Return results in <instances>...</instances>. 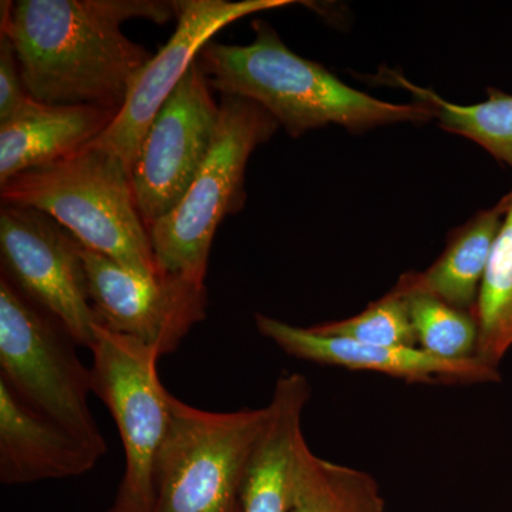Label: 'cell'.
<instances>
[{
    "label": "cell",
    "mask_w": 512,
    "mask_h": 512,
    "mask_svg": "<svg viewBox=\"0 0 512 512\" xmlns=\"http://www.w3.org/2000/svg\"><path fill=\"white\" fill-rule=\"evenodd\" d=\"M173 18L174 2L158 0H19L2 2L0 33L15 47L23 83L37 103L119 113L134 76L153 59L121 26Z\"/></svg>",
    "instance_id": "cell-1"
},
{
    "label": "cell",
    "mask_w": 512,
    "mask_h": 512,
    "mask_svg": "<svg viewBox=\"0 0 512 512\" xmlns=\"http://www.w3.org/2000/svg\"><path fill=\"white\" fill-rule=\"evenodd\" d=\"M247 46L210 42L198 56L212 89L259 104L291 137L342 126L363 133L389 124L434 120L427 104H393L343 83L322 64L292 52L265 20L252 22Z\"/></svg>",
    "instance_id": "cell-2"
},
{
    "label": "cell",
    "mask_w": 512,
    "mask_h": 512,
    "mask_svg": "<svg viewBox=\"0 0 512 512\" xmlns=\"http://www.w3.org/2000/svg\"><path fill=\"white\" fill-rule=\"evenodd\" d=\"M2 204L35 208L84 247L109 256L141 278L158 271L150 234L138 211L130 174L119 158L93 146L0 184Z\"/></svg>",
    "instance_id": "cell-3"
},
{
    "label": "cell",
    "mask_w": 512,
    "mask_h": 512,
    "mask_svg": "<svg viewBox=\"0 0 512 512\" xmlns=\"http://www.w3.org/2000/svg\"><path fill=\"white\" fill-rule=\"evenodd\" d=\"M217 138L200 173L170 214L148 228L158 271L204 285L215 232L244 207L245 171L279 123L259 104L222 96Z\"/></svg>",
    "instance_id": "cell-4"
},
{
    "label": "cell",
    "mask_w": 512,
    "mask_h": 512,
    "mask_svg": "<svg viewBox=\"0 0 512 512\" xmlns=\"http://www.w3.org/2000/svg\"><path fill=\"white\" fill-rule=\"evenodd\" d=\"M74 345L55 320L2 275L0 380L30 409L106 454L89 404L92 369L83 365Z\"/></svg>",
    "instance_id": "cell-5"
},
{
    "label": "cell",
    "mask_w": 512,
    "mask_h": 512,
    "mask_svg": "<svg viewBox=\"0 0 512 512\" xmlns=\"http://www.w3.org/2000/svg\"><path fill=\"white\" fill-rule=\"evenodd\" d=\"M268 407L218 413L173 399L157 461V512H239L252 451Z\"/></svg>",
    "instance_id": "cell-6"
},
{
    "label": "cell",
    "mask_w": 512,
    "mask_h": 512,
    "mask_svg": "<svg viewBox=\"0 0 512 512\" xmlns=\"http://www.w3.org/2000/svg\"><path fill=\"white\" fill-rule=\"evenodd\" d=\"M93 393L113 416L126 468L107 512H157V461L170 430L174 396L161 383L160 355L137 340L97 326Z\"/></svg>",
    "instance_id": "cell-7"
},
{
    "label": "cell",
    "mask_w": 512,
    "mask_h": 512,
    "mask_svg": "<svg viewBox=\"0 0 512 512\" xmlns=\"http://www.w3.org/2000/svg\"><path fill=\"white\" fill-rule=\"evenodd\" d=\"M3 276L76 345L92 349L99 326L79 241L45 212L2 205Z\"/></svg>",
    "instance_id": "cell-8"
},
{
    "label": "cell",
    "mask_w": 512,
    "mask_h": 512,
    "mask_svg": "<svg viewBox=\"0 0 512 512\" xmlns=\"http://www.w3.org/2000/svg\"><path fill=\"white\" fill-rule=\"evenodd\" d=\"M211 89L197 60L148 127L130 173L147 229L180 204L214 146L221 107Z\"/></svg>",
    "instance_id": "cell-9"
},
{
    "label": "cell",
    "mask_w": 512,
    "mask_h": 512,
    "mask_svg": "<svg viewBox=\"0 0 512 512\" xmlns=\"http://www.w3.org/2000/svg\"><path fill=\"white\" fill-rule=\"evenodd\" d=\"M293 3V0L174 2L177 29L173 36L134 76L116 119L90 146L119 158L130 174L148 127L212 37L245 16L286 8Z\"/></svg>",
    "instance_id": "cell-10"
},
{
    "label": "cell",
    "mask_w": 512,
    "mask_h": 512,
    "mask_svg": "<svg viewBox=\"0 0 512 512\" xmlns=\"http://www.w3.org/2000/svg\"><path fill=\"white\" fill-rule=\"evenodd\" d=\"M90 299L101 328L164 356L177 350L207 313V289L178 276L141 278L80 244Z\"/></svg>",
    "instance_id": "cell-11"
},
{
    "label": "cell",
    "mask_w": 512,
    "mask_h": 512,
    "mask_svg": "<svg viewBox=\"0 0 512 512\" xmlns=\"http://www.w3.org/2000/svg\"><path fill=\"white\" fill-rule=\"evenodd\" d=\"M256 329L289 356L319 365L382 373L407 383L480 384L498 383V367L478 357L448 360L421 348L380 346L356 340L325 336L311 328H299L284 320L256 313Z\"/></svg>",
    "instance_id": "cell-12"
},
{
    "label": "cell",
    "mask_w": 512,
    "mask_h": 512,
    "mask_svg": "<svg viewBox=\"0 0 512 512\" xmlns=\"http://www.w3.org/2000/svg\"><path fill=\"white\" fill-rule=\"evenodd\" d=\"M311 384L299 373H284L275 384L264 431L249 458L239 512H291L299 460L306 444L302 419Z\"/></svg>",
    "instance_id": "cell-13"
},
{
    "label": "cell",
    "mask_w": 512,
    "mask_h": 512,
    "mask_svg": "<svg viewBox=\"0 0 512 512\" xmlns=\"http://www.w3.org/2000/svg\"><path fill=\"white\" fill-rule=\"evenodd\" d=\"M55 421L26 406L0 380V481L23 485L79 477L101 457Z\"/></svg>",
    "instance_id": "cell-14"
},
{
    "label": "cell",
    "mask_w": 512,
    "mask_h": 512,
    "mask_svg": "<svg viewBox=\"0 0 512 512\" xmlns=\"http://www.w3.org/2000/svg\"><path fill=\"white\" fill-rule=\"evenodd\" d=\"M97 106H49L33 100L0 124V184L23 171L66 160L90 146L116 119Z\"/></svg>",
    "instance_id": "cell-15"
},
{
    "label": "cell",
    "mask_w": 512,
    "mask_h": 512,
    "mask_svg": "<svg viewBox=\"0 0 512 512\" xmlns=\"http://www.w3.org/2000/svg\"><path fill=\"white\" fill-rule=\"evenodd\" d=\"M510 207V192L493 208L477 212L451 232L447 247L423 272H406L392 291L407 296L423 293L460 311L473 313L495 239Z\"/></svg>",
    "instance_id": "cell-16"
},
{
    "label": "cell",
    "mask_w": 512,
    "mask_h": 512,
    "mask_svg": "<svg viewBox=\"0 0 512 512\" xmlns=\"http://www.w3.org/2000/svg\"><path fill=\"white\" fill-rule=\"evenodd\" d=\"M389 83L407 90L414 99L427 104L434 113V120L448 133L458 134L484 148L495 160L512 168V96L501 90L488 89L487 100L481 103H450L433 90L424 89L407 80L400 73L384 69Z\"/></svg>",
    "instance_id": "cell-17"
},
{
    "label": "cell",
    "mask_w": 512,
    "mask_h": 512,
    "mask_svg": "<svg viewBox=\"0 0 512 512\" xmlns=\"http://www.w3.org/2000/svg\"><path fill=\"white\" fill-rule=\"evenodd\" d=\"M291 512H384L375 478L302 448Z\"/></svg>",
    "instance_id": "cell-18"
},
{
    "label": "cell",
    "mask_w": 512,
    "mask_h": 512,
    "mask_svg": "<svg viewBox=\"0 0 512 512\" xmlns=\"http://www.w3.org/2000/svg\"><path fill=\"white\" fill-rule=\"evenodd\" d=\"M474 318L478 326L476 357L498 367L512 348V190L507 217L500 229Z\"/></svg>",
    "instance_id": "cell-19"
},
{
    "label": "cell",
    "mask_w": 512,
    "mask_h": 512,
    "mask_svg": "<svg viewBox=\"0 0 512 512\" xmlns=\"http://www.w3.org/2000/svg\"><path fill=\"white\" fill-rule=\"evenodd\" d=\"M404 298L421 349L448 360L476 356L478 326L473 313L423 293Z\"/></svg>",
    "instance_id": "cell-20"
},
{
    "label": "cell",
    "mask_w": 512,
    "mask_h": 512,
    "mask_svg": "<svg viewBox=\"0 0 512 512\" xmlns=\"http://www.w3.org/2000/svg\"><path fill=\"white\" fill-rule=\"evenodd\" d=\"M313 332L380 346L417 348L407 299L394 291L352 318L311 326Z\"/></svg>",
    "instance_id": "cell-21"
},
{
    "label": "cell",
    "mask_w": 512,
    "mask_h": 512,
    "mask_svg": "<svg viewBox=\"0 0 512 512\" xmlns=\"http://www.w3.org/2000/svg\"><path fill=\"white\" fill-rule=\"evenodd\" d=\"M23 83L15 47L0 33V124L19 116L32 103Z\"/></svg>",
    "instance_id": "cell-22"
}]
</instances>
